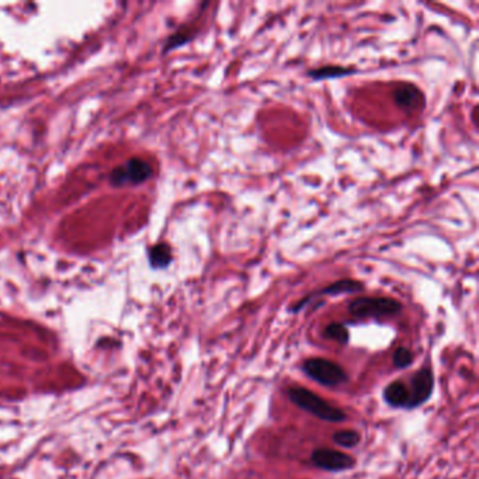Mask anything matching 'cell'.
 Here are the masks:
<instances>
[{"label": "cell", "instance_id": "2", "mask_svg": "<svg viewBox=\"0 0 479 479\" xmlns=\"http://www.w3.org/2000/svg\"><path fill=\"white\" fill-rule=\"evenodd\" d=\"M402 304L391 297H359L349 304V312L357 319H381L395 317Z\"/></svg>", "mask_w": 479, "mask_h": 479}, {"label": "cell", "instance_id": "4", "mask_svg": "<svg viewBox=\"0 0 479 479\" xmlns=\"http://www.w3.org/2000/svg\"><path fill=\"white\" fill-rule=\"evenodd\" d=\"M152 176H153V167L149 162L141 158H132L125 165L116 167L112 172L110 180L114 186L141 184L149 180Z\"/></svg>", "mask_w": 479, "mask_h": 479}, {"label": "cell", "instance_id": "6", "mask_svg": "<svg viewBox=\"0 0 479 479\" xmlns=\"http://www.w3.org/2000/svg\"><path fill=\"white\" fill-rule=\"evenodd\" d=\"M311 461L317 468L328 473H342L352 470L356 466V460L352 456L332 449L314 450Z\"/></svg>", "mask_w": 479, "mask_h": 479}, {"label": "cell", "instance_id": "14", "mask_svg": "<svg viewBox=\"0 0 479 479\" xmlns=\"http://www.w3.org/2000/svg\"><path fill=\"white\" fill-rule=\"evenodd\" d=\"M196 35V30H193L191 27H183L180 28L179 31H176L165 44V51H172V49H176L182 45H184L186 42L191 41Z\"/></svg>", "mask_w": 479, "mask_h": 479}, {"label": "cell", "instance_id": "3", "mask_svg": "<svg viewBox=\"0 0 479 479\" xmlns=\"http://www.w3.org/2000/svg\"><path fill=\"white\" fill-rule=\"evenodd\" d=\"M301 369L308 378L326 388H336L349 381V375L342 365L331 360L321 357L305 360Z\"/></svg>", "mask_w": 479, "mask_h": 479}, {"label": "cell", "instance_id": "7", "mask_svg": "<svg viewBox=\"0 0 479 479\" xmlns=\"http://www.w3.org/2000/svg\"><path fill=\"white\" fill-rule=\"evenodd\" d=\"M362 290H364V284L359 281V280L343 278V280H339V281H335V283L326 285L325 288H321L318 291H314V292L308 294L305 298H302L301 301L295 302L290 308V312L297 314V312L302 311L315 298H321V297H326V295L336 297V295H342V294H355V292H360Z\"/></svg>", "mask_w": 479, "mask_h": 479}, {"label": "cell", "instance_id": "10", "mask_svg": "<svg viewBox=\"0 0 479 479\" xmlns=\"http://www.w3.org/2000/svg\"><path fill=\"white\" fill-rule=\"evenodd\" d=\"M357 72L356 68L352 66H339V65H325L317 69L308 71V76L312 81H326V79H338L343 76H350Z\"/></svg>", "mask_w": 479, "mask_h": 479}, {"label": "cell", "instance_id": "11", "mask_svg": "<svg viewBox=\"0 0 479 479\" xmlns=\"http://www.w3.org/2000/svg\"><path fill=\"white\" fill-rule=\"evenodd\" d=\"M173 254L170 244L162 242L149 249V263L153 268H166L172 263Z\"/></svg>", "mask_w": 479, "mask_h": 479}, {"label": "cell", "instance_id": "15", "mask_svg": "<svg viewBox=\"0 0 479 479\" xmlns=\"http://www.w3.org/2000/svg\"><path fill=\"white\" fill-rule=\"evenodd\" d=\"M413 361V355L408 348H398L394 353L392 362L396 368H408Z\"/></svg>", "mask_w": 479, "mask_h": 479}, {"label": "cell", "instance_id": "8", "mask_svg": "<svg viewBox=\"0 0 479 479\" xmlns=\"http://www.w3.org/2000/svg\"><path fill=\"white\" fill-rule=\"evenodd\" d=\"M394 102L405 112H418L425 107L426 97L419 88L413 85H403L395 89Z\"/></svg>", "mask_w": 479, "mask_h": 479}, {"label": "cell", "instance_id": "13", "mask_svg": "<svg viewBox=\"0 0 479 479\" xmlns=\"http://www.w3.org/2000/svg\"><path fill=\"white\" fill-rule=\"evenodd\" d=\"M332 440L336 446L343 447V449H355L357 447L361 442V436L359 432L348 429V430H338L333 433Z\"/></svg>", "mask_w": 479, "mask_h": 479}, {"label": "cell", "instance_id": "12", "mask_svg": "<svg viewBox=\"0 0 479 479\" xmlns=\"http://www.w3.org/2000/svg\"><path fill=\"white\" fill-rule=\"evenodd\" d=\"M324 338L329 339V341H335L339 345H349L350 342V333L348 331V328L343 324L339 322H332L329 324L325 331H324Z\"/></svg>", "mask_w": 479, "mask_h": 479}, {"label": "cell", "instance_id": "5", "mask_svg": "<svg viewBox=\"0 0 479 479\" xmlns=\"http://www.w3.org/2000/svg\"><path fill=\"white\" fill-rule=\"evenodd\" d=\"M434 391V375L430 368L425 367L416 371L410 378V389H409V401L406 405V410H413L423 403H426Z\"/></svg>", "mask_w": 479, "mask_h": 479}, {"label": "cell", "instance_id": "9", "mask_svg": "<svg viewBox=\"0 0 479 479\" xmlns=\"http://www.w3.org/2000/svg\"><path fill=\"white\" fill-rule=\"evenodd\" d=\"M382 398L386 405L394 409H405L409 401V388L403 381H392L382 391Z\"/></svg>", "mask_w": 479, "mask_h": 479}, {"label": "cell", "instance_id": "1", "mask_svg": "<svg viewBox=\"0 0 479 479\" xmlns=\"http://www.w3.org/2000/svg\"><path fill=\"white\" fill-rule=\"evenodd\" d=\"M288 399L298 406L300 409L311 413L312 416L328 422V423H342L348 419V415L343 409L329 403L315 392L304 386H291L285 391Z\"/></svg>", "mask_w": 479, "mask_h": 479}]
</instances>
